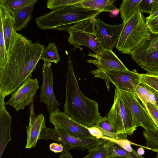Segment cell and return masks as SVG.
Returning <instances> with one entry per match:
<instances>
[{"label": "cell", "mask_w": 158, "mask_h": 158, "mask_svg": "<svg viewBox=\"0 0 158 158\" xmlns=\"http://www.w3.org/2000/svg\"><path fill=\"white\" fill-rule=\"evenodd\" d=\"M44 48L16 32L14 43L8 52L7 62L0 68V93L5 97L19 88L36 69Z\"/></svg>", "instance_id": "1"}, {"label": "cell", "mask_w": 158, "mask_h": 158, "mask_svg": "<svg viewBox=\"0 0 158 158\" xmlns=\"http://www.w3.org/2000/svg\"><path fill=\"white\" fill-rule=\"evenodd\" d=\"M65 101L64 112L78 123L93 127L101 114L98 102L85 96L81 91L74 73L70 55L67 61Z\"/></svg>", "instance_id": "2"}, {"label": "cell", "mask_w": 158, "mask_h": 158, "mask_svg": "<svg viewBox=\"0 0 158 158\" xmlns=\"http://www.w3.org/2000/svg\"><path fill=\"white\" fill-rule=\"evenodd\" d=\"M101 12L78 6L76 4L61 7L35 18L40 29H55L67 31L74 23L96 17Z\"/></svg>", "instance_id": "3"}, {"label": "cell", "mask_w": 158, "mask_h": 158, "mask_svg": "<svg viewBox=\"0 0 158 158\" xmlns=\"http://www.w3.org/2000/svg\"><path fill=\"white\" fill-rule=\"evenodd\" d=\"M123 26L115 47L121 53L130 54L150 40L151 33L142 13L138 11Z\"/></svg>", "instance_id": "4"}, {"label": "cell", "mask_w": 158, "mask_h": 158, "mask_svg": "<svg viewBox=\"0 0 158 158\" xmlns=\"http://www.w3.org/2000/svg\"><path fill=\"white\" fill-rule=\"evenodd\" d=\"M106 117L114 132L118 135H131L139 127L131 110L122 99L116 88L113 104Z\"/></svg>", "instance_id": "5"}, {"label": "cell", "mask_w": 158, "mask_h": 158, "mask_svg": "<svg viewBox=\"0 0 158 158\" xmlns=\"http://www.w3.org/2000/svg\"><path fill=\"white\" fill-rule=\"evenodd\" d=\"M96 17H93L80 21L67 29L69 34L68 40L73 46V50L84 45L89 48L96 55L103 53L105 49L96 36Z\"/></svg>", "instance_id": "6"}, {"label": "cell", "mask_w": 158, "mask_h": 158, "mask_svg": "<svg viewBox=\"0 0 158 158\" xmlns=\"http://www.w3.org/2000/svg\"><path fill=\"white\" fill-rule=\"evenodd\" d=\"M90 73L95 77L104 79L108 91L110 88V83H112L118 90L135 94L136 88L141 82L140 74L135 69L132 71L111 70L103 72L92 70Z\"/></svg>", "instance_id": "7"}, {"label": "cell", "mask_w": 158, "mask_h": 158, "mask_svg": "<svg viewBox=\"0 0 158 158\" xmlns=\"http://www.w3.org/2000/svg\"><path fill=\"white\" fill-rule=\"evenodd\" d=\"M39 88L37 79L29 77L11 94L10 99L5 102V104L12 106L16 111L24 109L26 106L33 103L34 98Z\"/></svg>", "instance_id": "8"}, {"label": "cell", "mask_w": 158, "mask_h": 158, "mask_svg": "<svg viewBox=\"0 0 158 158\" xmlns=\"http://www.w3.org/2000/svg\"><path fill=\"white\" fill-rule=\"evenodd\" d=\"M49 120L55 127L61 128L74 136L94 138L87 127L77 122L58 108L49 114Z\"/></svg>", "instance_id": "9"}, {"label": "cell", "mask_w": 158, "mask_h": 158, "mask_svg": "<svg viewBox=\"0 0 158 158\" xmlns=\"http://www.w3.org/2000/svg\"><path fill=\"white\" fill-rule=\"evenodd\" d=\"M44 61L42 69L43 83L41 87L39 101L46 105L50 114L58 108L60 103L57 100L53 91L51 62L46 60Z\"/></svg>", "instance_id": "10"}, {"label": "cell", "mask_w": 158, "mask_h": 158, "mask_svg": "<svg viewBox=\"0 0 158 158\" xmlns=\"http://www.w3.org/2000/svg\"><path fill=\"white\" fill-rule=\"evenodd\" d=\"M118 89L122 99L131 110L139 126L145 129L158 130L148 112L141 104L135 95L130 92Z\"/></svg>", "instance_id": "11"}, {"label": "cell", "mask_w": 158, "mask_h": 158, "mask_svg": "<svg viewBox=\"0 0 158 158\" xmlns=\"http://www.w3.org/2000/svg\"><path fill=\"white\" fill-rule=\"evenodd\" d=\"M123 26V23L110 24L99 18L96 19V36L105 49L112 50L116 46Z\"/></svg>", "instance_id": "12"}, {"label": "cell", "mask_w": 158, "mask_h": 158, "mask_svg": "<svg viewBox=\"0 0 158 158\" xmlns=\"http://www.w3.org/2000/svg\"><path fill=\"white\" fill-rule=\"evenodd\" d=\"M88 56L95 58L89 59L87 62L95 65L97 69L95 70L103 72L108 70L127 71L129 70L112 51L105 49L103 54L97 55L89 52Z\"/></svg>", "instance_id": "13"}, {"label": "cell", "mask_w": 158, "mask_h": 158, "mask_svg": "<svg viewBox=\"0 0 158 158\" xmlns=\"http://www.w3.org/2000/svg\"><path fill=\"white\" fill-rule=\"evenodd\" d=\"M55 129L69 150L76 149L89 150L98 145L103 144L105 141L95 137H80L73 135L65 131L59 127Z\"/></svg>", "instance_id": "14"}, {"label": "cell", "mask_w": 158, "mask_h": 158, "mask_svg": "<svg viewBox=\"0 0 158 158\" xmlns=\"http://www.w3.org/2000/svg\"><path fill=\"white\" fill-rule=\"evenodd\" d=\"M45 120L42 113L35 116L34 104L30 106L29 124L26 126L27 140L26 148H31L35 146L42 129L45 127Z\"/></svg>", "instance_id": "15"}, {"label": "cell", "mask_w": 158, "mask_h": 158, "mask_svg": "<svg viewBox=\"0 0 158 158\" xmlns=\"http://www.w3.org/2000/svg\"><path fill=\"white\" fill-rule=\"evenodd\" d=\"M5 98L0 93V158L8 143L12 140L10 131L12 119L5 108Z\"/></svg>", "instance_id": "16"}, {"label": "cell", "mask_w": 158, "mask_h": 158, "mask_svg": "<svg viewBox=\"0 0 158 158\" xmlns=\"http://www.w3.org/2000/svg\"><path fill=\"white\" fill-rule=\"evenodd\" d=\"M0 19L2 23V28L7 52L13 45L16 32L13 26V19L11 14L0 7Z\"/></svg>", "instance_id": "17"}, {"label": "cell", "mask_w": 158, "mask_h": 158, "mask_svg": "<svg viewBox=\"0 0 158 158\" xmlns=\"http://www.w3.org/2000/svg\"><path fill=\"white\" fill-rule=\"evenodd\" d=\"M131 58L148 74L158 75V50Z\"/></svg>", "instance_id": "18"}, {"label": "cell", "mask_w": 158, "mask_h": 158, "mask_svg": "<svg viewBox=\"0 0 158 158\" xmlns=\"http://www.w3.org/2000/svg\"><path fill=\"white\" fill-rule=\"evenodd\" d=\"M37 0H33L29 4L12 15L13 26L17 32L26 27L31 20L34 6Z\"/></svg>", "instance_id": "19"}, {"label": "cell", "mask_w": 158, "mask_h": 158, "mask_svg": "<svg viewBox=\"0 0 158 158\" xmlns=\"http://www.w3.org/2000/svg\"><path fill=\"white\" fill-rule=\"evenodd\" d=\"M116 1V0H82L76 5L101 12L112 13L113 10L118 9L114 5Z\"/></svg>", "instance_id": "20"}, {"label": "cell", "mask_w": 158, "mask_h": 158, "mask_svg": "<svg viewBox=\"0 0 158 158\" xmlns=\"http://www.w3.org/2000/svg\"><path fill=\"white\" fill-rule=\"evenodd\" d=\"M142 0H124L119 9L120 16L122 19L123 23L128 20L139 10V5Z\"/></svg>", "instance_id": "21"}, {"label": "cell", "mask_w": 158, "mask_h": 158, "mask_svg": "<svg viewBox=\"0 0 158 158\" xmlns=\"http://www.w3.org/2000/svg\"><path fill=\"white\" fill-rule=\"evenodd\" d=\"M104 140L107 146L108 157L118 156L128 158H145L138 154L134 150L132 152H129L114 142L108 140Z\"/></svg>", "instance_id": "22"}, {"label": "cell", "mask_w": 158, "mask_h": 158, "mask_svg": "<svg viewBox=\"0 0 158 158\" xmlns=\"http://www.w3.org/2000/svg\"><path fill=\"white\" fill-rule=\"evenodd\" d=\"M33 0H0V7L12 15L26 6Z\"/></svg>", "instance_id": "23"}, {"label": "cell", "mask_w": 158, "mask_h": 158, "mask_svg": "<svg viewBox=\"0 0 158 158\" xmlns=\"http://www.w3.org/2000/svg\"><path fill=\"white\" fill-rule=\"evenodd\" d=\"M158 50V35L147 41L137 50L130 54L131 57H137Z\"/></svg>", "instance_id": "24"}, {"label": "cell", "mask_w": 158, "mask_h": 158, "mask_svg": "<svg viewBox=\"0 0 158 158\" xmlns=\"http://www.w3.org/2000/svg\"><path fill=\"white\" fill-rule=\"evenodd\" d=\"M58 51V49L55 44L50 42L44 48L40 59L57 64L60 60Z\"/></svg>", "instance_id": "25"}, {"label": "cell", "mask_w": 158, "mask_h": 158, "mask_svg": "<svg viewBox=\"0 0 158 158\" xmlns=\"http://www.w3.org/2000/svg\"><path fill=\"white\" fill-rule=\"evenodd\" d=\"M143 135L146 140V147L158 153V130L144 129Z\"/></svg>", "instance_id": "26"}, {"label": "cell", "mask_w": 158, "mask_h": 158, "mask_svg": "<svg viewBox=\"0 0 158 158\" xmlns=\"http://www.w3.org/2000/svg\"><path fill=\"white\" fill-rule=\"evenodd\" d=\"M108 151L105 142L89 150L88 154L83 158H106Z\"/></svg>", "instance_id": "27"}, {"label": "cell", "mask_w": 158, "mask_h": 158, "mask_svg": "<svg viewBox=\"0 0 158 158\" xmlns=\"http://www.w3.org/2000/svg\"><path fill=\"white\" fill-rule=\"evenodd\" d=\"M101 139L103 140H108L114 142L125 150L130 152H132L134 150L131 147V145L132 144L149 149V148L147 147L142 146L132 142L128 140L127 138L119 139H116L109 137L103 136L101 137Z\"/></svg>", "instance_id": "28"}, {"label": "cell", "mask_w": 158, "mask_h": 158, "mask_svg": "<svg viewBox=\"0 0 158 158\" xmlns=\"http://www.w3.org/2000/svg\"><path fill=\"white\" fill-rule=\"evenodd\" d=\"M0 68L3 67L7 61L8 52L5 41L2 23L0 19Z\"/></svg>", "instance_id": "29"}, {"label": "cell", "mask_w": 158, "mask_h": 158, "mask_svg": "<svg viewBox=\"0 0 158 158\" xmlns=\"http://www.w3.org/2000/svg\"><path fill=\"white\" fill-rule=\"evenodd\" d=\"M135 94L141 101L146 109L147 108V103L148 102L151 103L148 90L142 84L140 83L137 87L135 90Z\"/></svg>", "instance_id": "30"}, {"label": "cell", "mask_w": 158, "mask_h": 158, "mask_svg": "<svg viewBox=\"0 0 158 158\" xmlns=\"http://www.w3.org/2000/svg\"><path fill=\"white\" fill-rule=\"evenodd\" d=\"M141 82L158 92V75L140 74Z\"/></svg>", "instance_id": "31"}, {"label": "cell", "mask_w": 158, "mask_h": 158, "mask_svg": "<svg viewBox=\"0 0 158 158\" xmlns=\"http://www.w3.org/2000/svg\"><path fill=\"white\" fill-rule=\"evenodd\" d=\"M82 0H48L47 1V8L52 10L61 7L76 4Z\"/></svg>", "instance_id": "32"}, {"label": "cell", "mask_w": 158, "mask_h": 158, "mask_svg": "<svg viewBox=\"0 0 158 158\" xmlns=\"http://www.w3.org/2000/svg\"><path fill=\"white\" fill-rule=\"evenodd\" d=\"M158 4V0H142L139 10L142 13L150 14L154 7Z\"/></svg>", "instance_id": "33"}, {"label": "cell", "mask_w": 158, "mask_h": 158, "mask_svg": "<svg viewBox=\"0 0 158 158\" xmlns=\"http://www.w3.org/2000/svg\"><path fill=\"white\" fill-rule=\"evenodd\" d=\"M94 126L100 127L109 132L115 133L111 124L106 116L102 117L100 115Z\"/></svg>", "instance_id": "34"}, {"label": "cell", "mask_w": 158, "mask_h": 158, "mask_svg": "<svg viewBox=\"0 0 158 158\" xmlns=\"http://www.w3.org/2000/svg\"><path fill=\"white\" fill-rule=\"evenodd\" d=\"M146 110L158 129V110L152 104L148 102L147 105Z\"/></svg>", "instance_id": "35"}, {"label": "cell", "mask_w": 158, "mask_h": 158, "mask_svg": "<svg viewBox=\"0 0 158 158\" xmlns=\"http://www.w3.org/2000/svg\"><path fill=\"white\" fill-rule=\"evenodd\" d=\"M146 23L151 33L156 35L158 34V15L152 19L146 20Z\"/></svg>", "instance_id": "36"}, {"label": "cell", "mask_w": 158, "mask_h": 158, "mask_svg": "<svg viewBox=\"0 0 158 158\" xmlns=\"http://www.w3.org/2000/svg\"><path fill=\"white\" fill-rule=\"evenodd\" d=\"M142 84L148 90L149 95L151 101V103L153 104L158 110V93L148 86L144 84Z\"/></svg>", "instance_id": "37"}, {"label": "cell", "mask_w": 158, "mask_h": 158, "mask_svg": "<svg viewBox=\"0 0 158 158\" xmlns=\"http://www.w3.org/2000/svg\"><path fill=\"white\" fill-rule=\"evenodd\" d=\"M90 133L94 137L97 139H101L103 136L99 128L95 126L91 127H87Z\"/></svg>", "instance_id": "38"}, {"label": "cell", "mask_w": 158, "mask_h": 158, "mask_svg": "<svg viewBox=\"0 0 158 158\" xmlns=\"http://www.w3.org/2000/svg\"><path fill=\"white\" fill-rule=\"evenodd\" d=\"M49 148L50 150L56 153L61 152L64 150L63 145L57 143H51L49 146Z\"/></svg>", "instance_id": "39"}, {"label": "cell", "mask_w": 158, "mask_h": 158, "mask_svg": "<svg viewBox=\"0 0 158 158\" xmlns=\"http://www.w3.org/2000/svg\"><path fill=\"white\" fill-rule=\"evenodd\" d=\"M64 150L60 155L59 158H73L70 154L69 147L66 145H63Z\"/></svg>", "instance_id": "40"}, {"label": "cell", "mask_w": 158, "mask_h": 158, "mask_svg": "<svg viewBox=\"0 0 158 158\" xmlns=\"http://www.w3.org/2000/svg\"><path fill=\"white\" fill-rule=\"evenodd\" d=\"M158 15V4L153 8L152 10L148 17L146 18V20L152 19Z\"/></svg>", "instance_id": "41"}, {"label": "cell", "mask_w": 158, "mask_h": 158, "mask_svg": "<svg viewBox=\"0 0 158 158\" xmlns=\"http://www.w3.org/2000/svg\"><path fill=\"white\" fill-rule=\"evenodd\" d=\"M137 152L139 155L142 156L144 154L145 151L144 148L142 147L139 148L137 150Z\"/></svg>", "instance_id": "42"}, {"label": "cell", "mask_w": 158, "mask_h": 158, "mask_svg": "<svg viewBox=\"0 0 158 158\" xmlns=\"http://www.w3.org/2000/svg\"><path fill=\"white\" fill-rule=\"evenodd\" d=\"M119 9H117L113 10L111 13L113 15H117L119 13Z\"/></svg>", "instance_id": "43"}, {"label": "cell", "mask_w": 158, "mask_h": 158, "mask_svg": "<svg viewBox=\"0 0 158 158\" xmlns=\"http://www.w3.org/2000/svg\"><path fill=\"white\" fill-rule=\"evenodd\" d=\"M106 158H128L125 157H121L118 156H113L107 157Z\"/></svg>", "instance_id": "44"}, {"label": "cell", "mask_w": 158, "mask_h": 158, "mask_svg": "<svg viewBox=\"0 0 158 158\" xmlns=\"http://www.w3.org/2000/svg\"><path fill=\"white\" fill-rule=\"evenodd\" d=\"M156 158H158V153H157Z\"/></svg>", "instance_id": "45"}, {"label": "cell", "mask_w": 158, "mask_h": 158, "mask_svg": "<svg viewBox=\"0 0 158 158\" xmlns=\"http://www.w3.org/2000/svg\"><path fill=\"white\" fill-rule=\"evenodd\" d=\"M157 150H158V148Z\"/></svg>", "instance_id": "46"}, {"label": "cell", "mask_w": 158, "mask_h": 158, "mask_svg": "<svg viewBox=\"0 0 158 158\" xmlns=\"http://www.w3.org/2000/svg\"><path fill=\"white\" fill-rule=\"evenodd\" d=\"M158 93V92H157Z\"/></svg>", "instance_id": "47"}]
</instances>
